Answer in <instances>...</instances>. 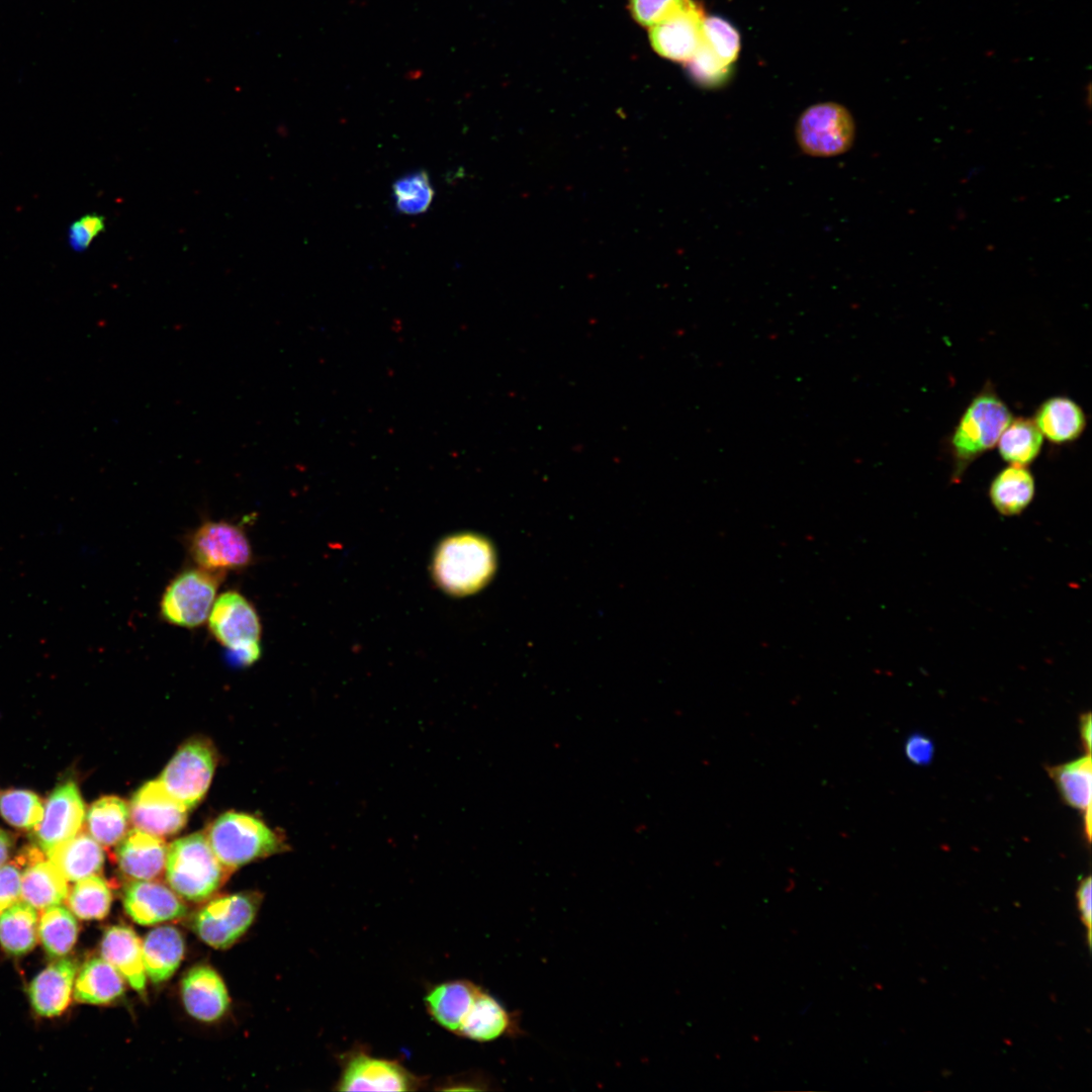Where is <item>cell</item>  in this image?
Masks as SVG:
<instances>
[{
  "mask_svg": "<svg viewBox=\"0 0 1092 1092\" xmlns=\"http://www.w3.org/2000/svg\"><path fill=\"white\" fill-rule=\"evenodd\" d=\"M21 874L15 864L0 867V913L16 903L20 897Z\"/></svg>",
  "mask_w": 1092,
  "mask_h": 1092,
  "instance_id": "cell-40",
  "label": "cell"
},
{
  "mask_svg": "<svg viewBox=\"0 0 1092 1092\" xmlns=\"http://www.w3.org/2000/svg\"><path fill=\"white\" fill-rule=\"evenodd\" d=\"M421 1079L395 1061L371 1057L363 1052L344 1062L336 1089L339 1091H413Z\"/></svg>",
  "mask_w": 1092,
  "mask_h": 1092,
  "instance_id": "cell-11",
  "label": "cell"
},
{
  "mask_svg": "<svg viewBox=\"0 0 1092 1092\" xmlns=\"http://www.w3.org/2000/svg\"><path fill=\"white\" fill-rule=\"evenodd\" d=\"M168 847L164 839L138 828L117 843L115 857L121 873L133 881L158 878L165 870Z\"/></svg>",
  "mask_w": 1092,
  "mask_h": 1092,
  "instance_id": "cell-17",
  "label": "cell"
},
{
  "mask_svg": "<svg viewBox=\"0 0 1092 1092\" xmlns=\"http://www.w3.org/2000/svg\"><path fill=\"white\" fill-rule=\"evenodd\" d=\"M704 19L702 6L685 0L675 12L649 28L650 43L661 57L688 62L703 41Z\"/></svg>",
  "mask_w": 1092,
  "mask_h": 1092,
  "instance_id": "cell-13",
  "label": "cell"
},
{
  "mask_svg": "<svg viewBox=\"0 0 1092 1092\" xmlns=\"http://www.w3.org/2000/svg\"><path fill=\"white\" fill-rule=\"evenodd\" d=\"M101 958L108 962L136 992L144 994L147 974L142 941L128 926L108 928L100 943Z\"/></svg>",
  "mask_w": 1092,
  "mask_h": 1092,
  "instance_id": "cell-20",
  "label": "cell"
},
{
  "mask_svg": "<svg viewBox=\"0 0 1092 1092\" xmlns=\"http://www.w3.org/2000/svg\"><path fill=\"white\" fill-rule=\"evenodd\" d=\"M182 999L186 1011L203 1022L219 1019L229 1007L224 983L207 966L195 967L187 973L182 982Z\"/></svg>",
  "mask_w": 1092,
  "mask_h": 1092,
  "instance_id": "cell-19",
  "label": "cell"
},
{
  "mask_svg": "<svg viewBox=\"0 0 1092 1092\" xmlns=\"http://www.w3.org/2000/svg\"><path fill=\"white\" fill-rule=\"evenodd\" d=\"M1033 422L1042 437L1054 444L1075 441L1086 427L1083 410L1066 396H1054L1044 400L1036 410Z\"/></svg>",
  "mask_w": 1092,
  "mask_h": 1092,
  "instance_id": "cell-23",
  "label": "cell"
},
{
  "mask_svg": "<svg viewBox=\"0 0 1092 1092\" xmlns=\"http://www.w3.org/2000/svg\"><path fill=\"white\" fill-rule=\"evenodd\" d=\"M129 807L116 796H104L95 801L87 812L89 834L101 845H116L126 834Z\"/></svg>",
  "mask_w": 1092,
  "mask_h": 1092,
  "instance_id": "cell-29",
  "label": "cell"
},
{
  "mask_svg": "<svg viewBox=\"0 0 1092 1092\" xmlns=\"http://www.w3.org/2000/svg\"><path fill=\"white\" fill-rule=\"evenodd\" d=\"M685 0H630L632 17L642 26L652 27L673 12Z\"/></svg>",
  "mask_w": 1092,
  "mask_h": 1092,
  "instance_id": "cell-38",
  "label": "cell"
},
{
  "mask_svg": "<svg viewBox=\"0 0 1092 1092\" xmlns=\"http://www.w3.org/2000/svg\"><path fill=\"white\" fill-rule=\"evenodd\" d=\"M47 855L67 881L73 882L98 874L104 864L101 844L80 831Z\"/></svg>",
  "mask_w": 1092,
  "mask_h": 1092,
  "instance_id": "cell-24",
  "label": "cell"
},
{
  "mask_svg": "<svg viewBox=\"0 0 1092 1092\" xmlns=\"http://www.w3.org/2000/svg\"><path fill=\"white\" fill-rule=\"evenodd\" d=\"M1081 738L1086 748L1087 754H1090L1091 750V714L1087 713L1081 717Z\"/></svg>",
  "mask_w": 1092,
  "mask_h": 1092,
  "instance_id": "cell-43",
  "label": "cell"
},
{
  "mask_svg": "<svg viewBox=\"0 0 1092 1092\" xmlns=\"http://www.w3.org/2000/svg\"><path fill=\"white\" fill-rule=\"evenodd\" d=\"M495 569V553L484 537L461 533L445 538L437 547L432 572L446 593L466 596L482 588Z\"/></svg>",
  "mask_w": 1092,
  "mask_h": 1092,
  "instance_id": "cell-1",
  "label": "cell"
},
{
  "mask_svg": "<svg viewBox=\"0 0 1092 1092\" xmlns=\"http://www.w3.org/2000/svg\"><path fill=\"white\" fill-rule=\"evenodd\" d=\"M481 987L467 980H455L432 987L425 996L430 1016L443 1028L457 1034Z\"/></svg>",
  "mask_w": 1092,
  "mask_h": 1092,
  "instance_id": "cell-21",
  "label": "cell"
},
{
  "mask_svg": "<svg viewBox=\"0 0 1092 1092\" xmlns=\"http://www.w3.org/2000/svg\"><path fill=\"white\" fill-rule=\"evenodd\" d=\"M35 908L17 901L0 913V945L6 953L20 957L33 949L37 940Z\"/></svg>",
  "mask_w": 1092,
  "mask_h": 1092,
  "instance_id": "cell-28",
  "label": "cell"
},
{
  "mask_svg": "<svg viewBox=\"0 0 1092 1092\" xmlns=\"http://www.w3.org/2000/svg\"><path fill=\"white\" fill-rule=\"evenodd\" d=\"M206 836L219 862L229 872L287 847L282 835L260 819L233 811L215 819Z\"/></svg>",
  "mask_w": 1092,
  "mask_h": 1092,
  "instance_id": "cell-2",
  "label": "cell"
},
{
  "mask_svg": "<svg viewBox=\"0 0 1092 1092\" xmlns=\"http://www.w3.org/2000/svg\"><path fill=\"white\" fill-rule=\"evenodd\" d=\"M123 907L141 925H155L186 914V907L176 893L152 880L130 883L124 890Z\"/></svg>",
  "mask_w": 1092,
  "mask_h": 1092,
  "instance_id": "cell-16",
  "label": "cell"
},
{
  "mask_svg": "<svg viewBox=\"0 0 1092 1092\" xmlns=\"http://www.w3.org/2000/svg\"><path fill=\"white\" fill-rule=\"evenodd\" d=\"M1042 435L1033 420H1011L997 442L1000 456L1010 465L1026 466L1039 454Z\"/></svg>",
  "mask_w": 1092,
  "mask_h": 1092,
  "instance_id": "cell-31",
  "label": "cell"
},
{
  "mask_svg": "<svg viewBox=\"0 0 1092 1092\" xmlns=\"http://www.w3.org/2000/svg\"><path fill=\"white\" fill-rule=\"evenodd\" d=\"M686 63L690 77L705 88L722 86L732 74V65L723 62L704 39L694 56Z\"/></svg>",
  "mask_w": 1092,
  "mask_h": 1092,
  "instance_id": "cell-36",
  "label": "cell"
},
{
  "mask_svg": "<svg viewBox=\"0 0 1092 1092\" xmlns=\"http://www.w3.org/2000/svg\"><path fill=\"white\" fill-rule=\"evenodd\" d=\"M123 993L124 979L102 958L86 962L74 983V998L81 1003L105 1005L117 1000Z\"/></svg>",
  "mask_w": 1092,
  "mask_h": 1092,
  "instance_id": "cell-26",
  "label": "cell"
},
{
  "mask_svg": "<svg viewBox=\"0 0 1092 1092\" xmlns=\"http://www.w3.org/2000/svg\"><path fill=\"white\" fill-rule=\"evenodd\" d=\"M1091 878L1087 877L1081 881L1078 891V906L1082 916V920L1088 929V939L1090 940V928H1091V914H1092V889Z\"/></svg>",
  "mask_w": 1092,
  "mask_h": 1092,
  "instance_id": "cell-42",
  "label": "cell"
},
{
  "mask_svg": "<svg viewBox=\"0 0 1092 1092\" xmlns=\"http://www.w3.org/2000/svg\"><path fill=\"white\" fill-rule=\"evenodd\" d=\"M703 39L726 64L732 65L736 61L740 50V36L725 19L718 16L705 17Z\"/></svg>",
  "mask_w": 1092,
  "mask_h": 1092,
  "instance_id": "cell-37",
  "label": "cell"
},
{
  "mask_svg": "<svg viewBox=\"0 0 1092 1092\" xmlns=\"http://www.w3.org/2000/svg\"><path fill=\"white\" fill-rule=\"evenodd\" d=\"M0 814L11 826L36 829L43 815L40 798L27 790H9L0 797Z\"/></svg>",
  "mask_w": 1092,
  "mask_h": 1092,
  "instance_id": "cell-34",
  "label": "cell"
},
{
  "mask_svg": "<svg viewBox=\"0 0 1092 1092\" xmlns=\"http://www.w3.org/2000/svg\"><path fill=\"white\" fill-rule=\"evenodd\" d=\"M1061 796L1073 808L1091 811L1092 765L1090 754L1049 768Z\"/></svg>",
  "mask_w": 1092,
  "mask_h": 1092,
  "instance_id": "cell-30",
  "label": "cell"
},
{
  "mask_svg": "<svg viewBox=\"0 0 1092 1092\" xmlns=\"http://www.w3.org/2000/svg\"><path fill=\"white\" fill-rule=\"evenodd\" d=\"M905 754L908 760L916 765H927L934 755L932 740L920 733L909 736L905 742Z\"/></svg>",
  "mask_w": 1092,
  "mask_h": 1092,
  "instance_id": "cell-41",
  "label": "cell"
},
{
  "mask_svg": "<svg viewBox=\"0 0 1092 1092\" xmlns=\"http://www.w3.org/2000/svg\"><path fill=\"white\" fill-rule=\"evenodd\" d=\"M165 872L175 893L186 900L200 902L220 887L226 870L213 852L207 836L193 833L169 846Z\"/></svg>",
  "mask_w": 1092,
  "mask_h": 1092,
  "instance_id": "cell-4",
  "label": "cell"
},
{
  "mask_svg": "<svg viewBox=\"0 0 1092 1092\" xmlns=\"http://www.w3.org/2000/svg\"><path fill=\"white\" fill-rule=\"evenodd\" d=\"M523 1034L525 1031L521 1026L520 1013L510 1012L481 988L456 1035L487 1042L503 1036L519 1037Z\"/></svg>",
  "mask_w": 1092,
  "mask_h": 1092,
  "instance_id": "cell-15",
  "label": "cell"
},
{
  "mask_svg": "<svg viewBox=\"0 0 1092 1092\" xmlns=\"http://www.w3.org/2000/svg\"><path fill=\"white\" fill-rule=\"evenodd\" d=\"M38 936L51 958H63L74 947L79 926L67 908L55 905L42 909L37 926Z\"/></svg>",
  "mask_w": 1092,
  "mask_h": 1092,
  "instance_id": "cell-32",
  "label": "cell"
},
{
  "mask_svg": "<svg viewBox=\"0 0 1092 1092\" xmlns=\"http://www.w3.org/2000/svg\"><path fill=\"white\" fill-rule=\"evenodd\" d=\"M77 975V965L61 959L38 973L28 986V998L36 1014L42 1017L61 1015L69 1006Z\"/></svg>",
  "mask_w": 1092,
  "mask_h": 1092,
  "instance_id": "cell-18",
  "label": "cell"
},
{
  "mask_svg": "<svg viewBox=\"0 0 1092 1092\" xmlns=\"http://www.w3.org/2000/svg\"><path fill=\"white\" fill-rule=\"evenodd\" d=\"M1011 420L1008 406L993 389L985 388L973 398L950 439L952 481L957 482L974 460L997 444Z\"/></svg>",
  "mask_w": 1092,
  "mask_h": 1092,
  "instance_id": "cell-3",
  "label": "cell"
},
{
  "mask_svg": "<svg viewBox=\"0 0 1092 1092\" xmlns=\"http://www.w3.org/2000/svg\"><path fill=\"white\" fill-rule=\"evenodd\" d=\"M208 627L236 663L250 665L260 658V619L253 605L240 593L230 590L215 599Z\"/></svg>",
  "mask_w": 1092,
  "mask_h": 1092,
  "instance_id": "cell-5",
  "label": "cell"
},
{
  "mask_svg": "<svg viewBox=\"0 0 1092 1092\" xmlns=\"http://www.w3.org/2000/svg\"><path fill=\"white\" fill-rule=\"evenodd\" d=\"M392 190L396 208L404 214H419L426 211L434 197L429 175L424 170L397 179Z\"/></svg>",
  "mask_w": 1092,
  "mask_h": 1092,
  "instance_id": "cell-35",
  "label": "cell"
},
{
  "mask_svg": "<svg viewBox=\"0 0 1092 1092\" xmlns=\"http://www.w3.org/2000/svg\"><path fill=\"white\" fill-rule=\"evenodd\" d=\"M142 946L147 977L156 984L173 976L180 966L185 949L182 934L172 926L151 930L142 941Z\"/></svg>",
  "mask_w": 1092,
  "mask_h": 1092,
  "instance_id": "cell-22",
  "label": "cell"
},
{
  "mask_svg": "<svg viewBox=\"0 0 1092 1092\" xmlns=\"http://www.w3.org/2000/svg\"><path fill=\"white\" fill-rule=\"evenodd\" d=\"M1034 496V479L1025 466L1010 465L992 480L989 497L995 510L1002 516L1020 515Z\"/></svg>",
  "mask_w": 1092,
  "mask_h": 1092,
  "instance_id": "cell-27",
  "label": "cell"
},
{
  "mask_svg": "<svg viewBox=\"0 0 1092 1092\" xmlns=\"http://www.w3.org/2000/svg\"><path fill=\"white\" fill-rule=\"evenodd\" d=\"M13 840L11 836L4 830L0 829V867H2L12 849Z\"/></svg>",
  "mask_w": 1092,
  "mask_h": 1092,
  "instance_id": "cell-44",
  "label": "cell"
},
{
  "mask_svg": "<svg viewBox=\"0 0 1092 1092\" xmlns=\"http://www.w3.org/2000/svg\"><path fill=\"white\" fill-rule=\"evenodd\" d=\"M128 807L134 828L160 837L176 834L187 821L188 809L159 780L142 786L132 796Z\"/></svg>",
  "mask_w": 1092,
  "mask_h": 1092,
  "instance_id": "cell-12",
  "label": "cell"
},
{
  "mask_svg": "<svg viewBox=\"0 0 1092 1092\" xmlns=\"http://www.w3.org/2000/svg\"><path fill=\"white\" fill-rule=\"evenodd\" d=\"M214 768L215 756L210 744L193 739L178 749L159 781L189 810L206 794Z\"/></svg>",
  "mask_w": 1092,
  "mask_h": 1092,
  "instance_id": "cell-9",
  "label": "cell"
},
{
  "mask_svg": "<svg viewBox=\"0 0 1092 1092\" xmlns=\"http://www.w3.org/2000/svg\"><path fill=\"white\" fill-rule=\"evenodd\" d=\"M795 135L806 155L829 158L847 152L855 138V123L842 105L825 102L808 107L799 117Z\"/></svg>",
  "mask_w": 1092,
  "mask_h": 1092,
  "instance_id": "cell-7",
  "label": "cell"
},
{
  "mask_svg": "<svg viewBox=\"0 0 1092 1092\" xmlns=\"http://www.w3.org/2000/svg\"><path fill=\"white\" fill-rule=\"evenodd\" d=\"M105 229L104 217L96 213L86 214L72 223L69 243L73 250L82 252Z\"/></svg>",
  "mask_w": 1092,
  "mask_h": 1092,
  "instance_id": "cell-39",
  "label": "cell"
},
{
  "mask_svg": "<svg viewBox=\"0 0 1092 1092\" xmlns=\"http://www.w3.org/2000/svg\"><path fill=\"white\" fill-rule=\"evenodd\" d=\"M188 547L198 567L214 572L243 569L253 559L243 527L225 521L203 522L191 535Z\"/></svg>",
  "mask_w": 1092,
  "mask_h": 1092,
  "instance_id": "cell-8",
  "label": "cell"
},
{
  "mask_svg": "<svg viewBox=\"0 0 1092 1092\" xmlns=\"http://www.w3.org/2000/svg\"><path fill=\"white\" fill-rule=\"evenodd\" d=\"M67 898L73 914L82 920L103 919L112 902L108 884L96 875L77 881Z\"/></svg>",
  "mask_w": 1092,
  "mask_h": 1092,
  "instance_id": "cell-33",
  "label": "cell"
},
{
  "mask_svg": "<svg viewBox=\"0 0 1092 1092\" xmlns=\"http://www.w3.org/2000/svg\"><path fill=\"white\" fill-rule=\"evenodd\" d=\"M256 912L257 905L250 896H223L210 901L197 913L194 930L211 947L226 948L247 931Z\"/></svg>",
  "mask_w": 1092,
  "mask_h": 1092,
  "instance_id": "cell-10",
  "label": "cell"
},
{
  "mask_svg": "<svg viewBox=\"0 0 1092 1092\" xmlns=\"http://www.w3.org/2000/svg\"><path fill=\"white\" fill-rule=\"evenodd\" d=\"M222 574L197 567L176 575L162 596V618L170 624L184 628H195L205 623L214 604Z\"/></svg>",
  "mask_w": 1092,
  "mask_h": 1092,
  "instance_id": "cell-6",
  "label": "cell"
},
{
  "mask_svg": "<svg viewBox=\"0 0 1092 1092\" xmlns=\"http://www.w3.org/2000/svg\"><path fill=\"white\" fill-rule=\"evenodd\" d=\"M85 818V805L74 782L56 787L43 805L41 821L35 829V839L40 849L50 852L74 837Z\"/></svg>",
  "mask_w": 1092,
  "mask_h": 1092,
  "instance_id": "cell-14",
  "label": "cell"
},
{
  "mask_svg": "<svg viewBox=\"0 0 1092 1092\" xmlns=\"http://www.w3.org/2000/svg\"><path fill=\"white\" fill-rule=\"evenodd\" d=\"M68 897L67 879L41 856L27 862L21 874L20 898L35 909L61 905Z\"/></svg>",
  "mask_w": 1092,
  "mask_h": 1092,
  "instance_id": "cell-25",
  "label": "cell"
}]
</instances>
